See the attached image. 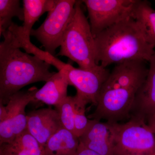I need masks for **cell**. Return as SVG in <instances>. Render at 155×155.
Listing matches in <instances>:
<instances>
[{
  "label": "cell",
  "mask_w": 155,
  "mask_h": 155,
  "mask_svg": "<svg viewBox=\"0 0 155 155\" xmlns=\"http://www.w3.org/2000/svg\"><path fill=\"white\" fill-rule=\"evenodd\" d=\"M145 64L133 61L116 64L103 85L95 110L88 118L118 122L129 117L137 94L147 75Z\"/></svg>",
  "instance_id": "6da1fadb"
},
{
  "label": "cell",
  "mask_w": 155,
  "mask_h": 155,
  "mask_svg": "<svg viewBox=\"0 0 155 155\" xmlns=\"http://www.w3.org/2000/svg\"><path fill=\"white\" fill-rule=\"evenodd\" d=\"M94 38L96 61L103 68L126 61L149 62L155 52L133 17L106 28Z\"/></svg>",
  "instance_id": "7a4b0ae2"
},
{
  "label": "cell",
  "mask_w": 155,
  "mask_h": 155,
  "mask_svg": "<svg viewBox=\"0 0 155 155\" xmlns=\"http://www.w3.org/2000/svg\"><path fill=\"white\" fill-rule=\"evenodd\" d=\"M0 44V103L6 104L9 98L31 84L47 82L55 74L51 65L35 56L22 51L8 30L2 34Z\"/></svg>",
  "instance_id": "3957f363"
},
{
  "label": "cell",
  "mask_w": 155,
  "mask_h": 155,
  "mask_svg": "<svg viewBox=\"0 0 155 155\" xmlns=\"http://www.w3.org/2000/svg\"><path fill=\"white\" fill-rule=\"evenodd\" d=\"M82 3L76 2L75 14L64 33L57 56L67 57L81 69H96L101 66L96 61L94 38L81 8Z\"/></svg>",
  "instance_id": "277c9868"
},
{
  "label": "cell",
  "mask_w": 155,
  "mask_h": 155,
  "mask_svg": "<svg viewBox=\"0 0 155 155\" xmlns=\"http://www.w3.org/2000/svg\"><path fill=\"white\" fill-rule=\"evenodd\" d=\"M108 122L113 137L114 155L155 153V134L141 119L132 117L125 123Z\"/></svg>",
  "instance_id": "5b68a950"
},
{
  "label": "cell",
  "mask_w": 155,
  "mask_h": 155,
  "mask_svg": "<svg viewBox=\"0 0 155 155\" xmlns=\"http://www.w3.org/2000/svg\"><path fill=\"white\" fill-rule=\"evenodd\" d=\"M75 0H57L56 5L38 28L33 29L31 35L40 42L45 51L55 54L75 12Z\"/></svg>",
  "instance_id": "8992f818"
},
{
  "label": "cell",
  "mask_w": 155,
  "mask_h": 155,
  "mask_svg": "<svg viewBox=\"0 0 155 155\" xmlns=\"http://www.w3.org/2000/svg\"><path fill=\"white\" fill-rule=\"evenodd\" d=\"M94 37L106 28L133 17L138 0H84Z\"/></svg>",
  "instance_id": "52a82bcc"
},
{
  "label": "cell",
  "mask_w": 155,
  "mask_h": 155,
  "mask_svg": "<svg viewBox=\"0 0 155 155\" xmlns=\"http://www.w3.org/2000/svg\"><path fill=\"white\" fill-rule=\"evenodd\" d=\"M38 90L32 87L26 91H19L9 98L5 106L6 119L0 122V145L13 140L27 129V115L25 109L28 104L35 101Z\"/></svg>",
  "instance_id": "ba28073f"
},
{
  "label": "cell",
  "mask_w": 155,
  "mask_h": 155,
  "mask_svg": "<svg viewBox=\"0 0 155 155\" xmlns=\"http://www.w3.org/2000/svg\"><path fill=\"white\" fill-rule=\"evenodd\" d=\"M69 85L75 87L77 96L87 104L96 106L101 89L110 72L101 66L93 69L76 68L66 64L63 69Z\"/></svg>",
  "instance_id": "9c48e42d"
},
{
  "label": "cell",
  "mask_w": 155,
  "mask_h": 155,
  "mask_svg": "<svg viewBox=\"0 0 155 155\" xmlns=\"http://www.w3.org/2000/svg\"><path fill=\"white\" fill-rule=\"evenodd\" d=\"M149 62L147 75L137 94L130 116L147 125L155 118V52Z\"/></svg>",
  "instance_id": "30bf717a"
},
{
  "label": "cell",
  "mask_w": 155,
  "mask_h": 155,
  "mask_svg": "<svg viewBox=\"0 0 155 155\" xmlns=\"http://www.w3.org/2000/svg\"><path fill=\"white\" fill-rule=\"evenodd\" d=\"M27 118L26 130L44 147L51 136L63 127L58 111L51 108L31 111Z\"/></svg>",
  "instance_id": "8fae6325"
},
{
  "label": "cell",
  "mask_w": 155,
  "mask_h": 155,
  "mask_svg": "<svg viewBox=\"0 0 155 155\" xmlns=\"http://www.w3.org/2000/svg\"><path fill=\"white\" fill-rule=\"evenodd\" d=\"M80 143L101 155H114L113 137L107 122L90 119L84 133L79 137Z\"/></svg>",
  "instance_id": "7c38bea8"
},
{
  "label": "cell",
  "mask_w": 155,
  "mask_h": 155,
  "mask_svg": "<svg viewBox=\"0 0 155 155\" xmlns=\"http://www.w3.org/2000/svg\"><path fill=\"white\" fill-rule=\"evenodd\" d=\"M68 81L63 69L55 72L44 85L38 89L34 101H41L55 107L61 104L67 96Z\"/></svg>",
  "instance_id": "4fadbf2b"
},
{
  "label": "cell",
  "mask_w": 155,
  "mask_h": 155,
  "mask_svg": "<svg viewBox=\"0 0 155 155\" xmlns=\"http://www.w3.org/2000/svg\"><path fill=\"white\" fill-rule=\"evenodd\" d=\"M23 3L24 22L22 26L15 24V27L22 37L30 40L34 24L43 14L52 11L57 0H24Z\"/></svg>",
  "instance_id": "5bb4252c"
},
{
  "label": "cell",
  "mask_w": 155,
  "mask_h": 155,
  "mask_svg": "<svg viewBox=\"0 0 155 155\" xmlns=\"http://www.w3.org/2000/svg\"><path fill=\"white\" fill-rule=\"evenodd\" d=\"M79 144L77 136L62 127L48 140L45 147V155H76Z\"/></svg>",
  "instance_id": "9a60e30c"
},
{
  "label": "cell",
  "mask_w": 155,
  "mask_h": 155,
  "mask_svg": "<svg viewBox=\"0 0 155 155\" xmlns=\"http://www.w3.org/2000/svg\"><path fill=\"white\" fill-rule=\"evenodd\" d=\"M0 155H45V147L26 130L12 141L0 145Z\"/></svg>",
  "instance_id": "2e32d148"
},
{
  "label": "cell",
  "mask_w": 155,
  "mask_h": 155,
  "mask_svg": "<svg viewBox=\"0 0 155 155\" xmlns=\"http://www.w3.org/2000/svg\"><path fill=\"white\" fill-rule=\"evenodd\" d=\"M133 18L141 28L149 44L155 48V10L147 1L138 0L133 12Z\"/></svg>",
  "instance_id": "e0dca14e"
},
{
  "label": "cell",
  "mask_w": 155,
  "mask_h": 155,
  "mask_svg": "<svg viewBox=\"0 0 155 155\" xmlns=\"http://www.w3.org/2000/svg\"><path fill=\"white\" fill-rule=\"evenodd\" d=\"M24 21V11L19 0H0V35L10 27L13 17Z\"/></svg>",
  "instance_id": "ac0fdd59"
},
{
  "label": "cell",
  "mask_w": 155,
  "mask_h": 155,
  "mask_svg": "<svg viewBox=\"0 0 155 155\" xmlns=\"http://www.w3.org/2000/svg\"><path fill=\"white\" fill-rule=\"evenodd\" d=\"M62 126L75 134L74 96H68L56 106Z\"/></svg>",
  "instance_id": "d6986e66"
},
{
  "label": "cell",
  "mask_w": 155,
  "mask_h": 155,
  "mask_svg": "<svg viewBox=\"0 0 155 155\" xmlns=\"http://www.w3.org/2000/svg\"><path fill=\"white\" fill-rule=\"evenodd\" d=\"M86 103L75 95L74 96V128L78 137L82 135L89 124L90 120L85 115Z\"/></svg>",
  "instance_id": "ffe728a7"
},
{
  "label": "cell",
  "mask_w": 155,
  "mask_h": 155,
  "mask_svg": "<svg viewBox=\"0 0 155 155\" xmlns=\"http://www.w3.org/2000/svg\"><path fill=\"white\" fill-rule=\"evenodd\" d=\"M76 155H101L87 148L82 144H79Z\"/></svg>",
  "instance_id": "44dd1931"
},
{
  "label": "cell",
  "mask_w": 155,
  "mask_h": 155,
  "mask_svg": "<svg viewBox=\"0 0 155 155\" xmlns=\"http://www.w3.org/2000/svg\"><path fill=\"white\" fill-rule=\"evenodd\" d=\"M7 116V112L5 106L2 103H0V122H3L6 119Z\"/></svg>",
  "instance_id": "7402d4cb"
},
{
  "label": "cell",
  "mask_w": 155,
  "mask_h": 155,
  "mask_svg": "<svg viewBox=\"0 0 155 155\" xmlns=\"http://www.w3.org/2000/svg\"><path fill=\"white\" fill-rule=\"evenodd\" d=\"M148 126L149 127L150 130L155 134V118L152 122L147 124Z\"/></svg>",
  "instance_id": "603a6c76"
},
{
  "label": "cell",
  "mask_w": 155,
  "mask_h": 155,
  "mask_svg": "<svg viewBox=\"0 0 155 155\" xmlns=\"http://www.w3.org/2000/svg\"><path fill=\"white\" fill-rule=\"evenodd\" d=\"M147 155H155V153H153V154H151Z\"/></svg>",
  "instance_id": "cb8c5ba5"
}]
</instances>
